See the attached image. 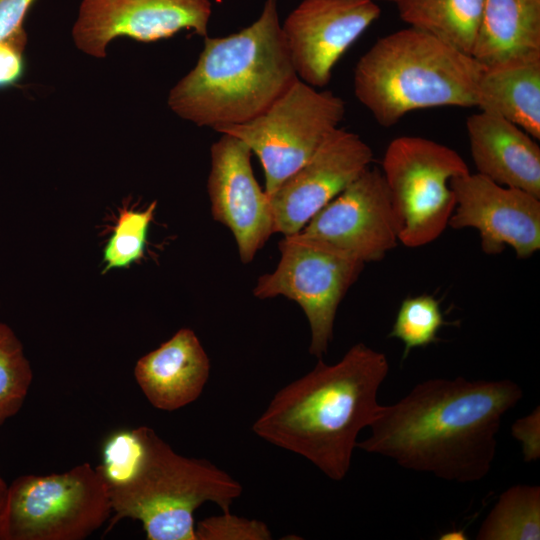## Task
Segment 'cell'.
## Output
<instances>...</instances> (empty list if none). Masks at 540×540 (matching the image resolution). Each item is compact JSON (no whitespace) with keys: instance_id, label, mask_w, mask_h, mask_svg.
<instances>
[{"instance_id":"cell-1","label":"cell","mask_w":540,"mask_h":540,"mask_svg":"<svg viewBox=\"0 0 540 540\" xmlns=\"http://www.w3.org/2000/svg\"><path fill=\"white\" fill-rule=\"evenodd\" d=\"M522 398L509 379H429L381 406L356 447L446 481H480L491 470L503 416Z\"/></svg>"},{"instance_id":"cell-2","label":"cell","mask_w":540,"mask_h":540,"mask_svg":"<svg viewBox=\"0 0 540 540\" xmlns=\"http://www.w3.org/2000/svg\"><path fill=\"white\" fill-rule=\"evenodd\" d=\"M388 372L387 356L361 342L336 364L318 359L313 370L274 395L252 430L341 481L358 434L370 427L382 406L377 395Z\"/></svg>"},{"instance_id":"cell-3","label":"cell","mask_w":540,"mask_h":540,"mask_svg":"<svg viewBox=\"0 0 540 540\" xmlns=\"http://www.w3.org/2000/svg\"><path fill=\"white\" fill-rule=\"evenodd\" d=\"M266 0L260 16L239 32L204 37L196 65L171 89L170 109L214 130L266 111L297 79L278 14Z\"/></svg>"},{"instance_id":"cell-4","label":"cell","mask_w":540,"mask_h":540,"mask_svg":"<svg viewBox=\"0 0 540 540\" xmlns=\"http://www.w3.org/2000/svg\"><path fill=\"white\" fill-rule=\"evenodd\" d=\"M484 66L435 36L407 27L379 38L358 60L354 93L379 125L426 108L477 105Z\"/></svg>"},{"instance_id":"cell-5","label":"cell","mask_w":540,"mask_h":540,"mask_svg":"<svg viewBox=\"0 0 540 540\" xmlns=\"http://www.w3.org/2000/svg\"><path fill=\"white\" fill-rule=\"evenodd\" d=\"M142 450L128 478L108 486L115 515L141 521L149 540H196L194 511L205 502L229 512L241 484L205 459L176 453L156 432L138 427Z\"/></svg>"},{"instance_id":"cell-6","label":"cell","mask_w":540,"mask_h":540,"mask_svg":"<svg viewBox=\"0 0 540 540\" xmlns=\"http://www.w3.org/2000/svg\"><path fill=\"white\" fill-rule=\"evenodd\" d=\"M112 512L108 486L89 463L59 474L23 475L8 486L0 540H81Z\"/></svg>"},{"instance_id":"cell-7","label":"cell","mask_w":540,"mask_h":540,"mask_svg":"<svg viewBox=\"0 0 540 540\" xmlns=\"http://www.w3.org/2000/svg\"><path fill=\"white\" fill-rule=\"evenodd\" d=\"M398 226V241L409 248L425 246L448 227L455 208L451 181L469 168L452 148L419 136H400L382 159Z\"/></svg>"},{"instance_id":"cell-8","label":"cell","mask_w":540,"mask_h":540,"mask_svg":"<svg viewBox=\"0 0 540 540\" xmlns=\"http://www.w3.org/2000/svg\"><path fill=\"white\" fill-rule=\"evenodd\" d=\"M345 111L342 98L298 78L259 116L215 131L240 139L255 153L264 170V190L271 195L338 128Z\"/></svg>"},{"instance_id":"cell-9","label":"cell","mask_w":540,"mask_h":540,"mask_svg":"<svg viewBox=\"0 0 540 540\" xmlns=\"http://www.w3.org/2000/svg\"><path fill=\"white\" fill-rule=\"evenodd\" d=\"M276 269L259 277L260 299L285 296L305 313L311 332L309 353L322 359L333 338L338 306L360 276L364 263L325 245L284 236Z\"/></svg>"},{"instance_id":"cell-10","label":"cell","mask_w":540,"mask_h":540,"mask_svg":"<svg viewBox=\"0 0 540 540\" xmlns=\"http://www.w3.org/2000/svg\"><path fill=\"white\" fill-rule=\"evenodd\" d=\"M294 235L364 264L382 260L398 243V226L381 170L367 168Z\"/></svg>"},{"instance_id":"cell-11","label":"cell","mask_w":540,"mask_h":540,"mask_svg":"<svg viewBox=\"0 0 540 540\" xmlns=\"http://www.w3.org/2000/svg\"><path fill=\"white\" fill-rule=\"evenodd\" d=\"M211 13L210 0H83L72 36L82 52L103 58L118 37L152 42L184 29L205 37Z\"/></svg>"},{"instance_id":"cell-12","label":"cell","mask_w":540,"mask_h":540,"mask_svg":"<svg viewBox=\"0 0 540 540\" xmlns=\"http://www.w3.org/2000/svg\"><path fill=\"white\" fill-rule=\"evenodd\" d=\"M451 187L455 208L448 226L476 229L485 254L509 246L526 259L540 249V198L470 172L454 178Z\"/></svg>"},{"instance_id":"cell-13","label":"cell","mask_w":540,"mask_h":540,"mask_svg":"<svg viewBox=\"0 0 540 540\" xmlns=\"http://www.w3.org/2000/svg\"><path fill=\"white\" fill-rule=\"evenodd\" d=\"M372 161V149L359 135L336 128L304 165L268 195L274 233H298Z\"/></svg>"},{"instance_id":"cell-14","label":"cell","mask_w":540,"mask_h":540,"mask_svg":"<svg viewBox=\"0 0 540 540\" xmlns=\"http://www.w3.org/2000/svg\"><path fill=\"white\" fill-rule=\"evenodd\" d=\"M380 14L371 0H302L281 24L297 77L326 86L338 60Z\"/></svg>"},{"instance_id":"cell-15","label":"cell","mask_w":540,"mask_h":540,"mask_svg":"<svg viewBox=\"0 0 540 540\" xmlns=\"http://www.w3.org/2000/svg\"><path fill=\"white\" fill-rule=\"evenodd\" d=\"M207 191L213 219L233 234L244 264L274 233V219L265 190L251 165V149L240 139L222 134L211 146Z\"/></svg>"},{"instance_id":"cell-16","label":"cell","mask_w":540,"mask_h":540,"mask_svg":"<svg viewBox=\"0 0 540 540\" xmlns=\"http://www.w3.org/2000/svg\"><path fill=\"white\" fill-rule=\"evenodd\" d=\"M466 130L478 174L540 198V147L536 139L486 110L470 115Z\"/></svg>"},{"instance_id":"cell-17","label":"cell","mask_w":540,"mask_h":540,"mask_svg":"<svg viewBox=\"0 0 540 540\" xmlns=\"http://www.w3.org/2000/svg\"><path fill=\"white\" fill-rule=\"evenodd\" d=\"M210 373L206 351L192 329L181 328L157 349L142 356L135 379L157 409L173 411L195 401Z\"/></svg>"},{"instance_id":"cell-18","label":"cell","mask_w":540,"mask_h":540,"mask_svg":"<svg viewBox=\"0 0 540 540\" xmlns=\"http://www.w3.org/2000/svg\"><path fill=\"white\" fill-rule=\"evenodd\" d=\"M476 107L499 114L539 140L540 52L484 67Z\"/></svg>"},{"instance_id":"cell-19","label":"cell","mask_w":540,"mask_h":540,"mask_svg":"<svg viewBox=\"0 0 540 540\" xmlns=\"http://www.w3.org/2000/svg\"><path fill=\"white\" fill-rule=\"evenodd\" d=\"M540 52V0H484L471 56L484 67Z\"/></svg>"},{"instance_id":"cell-20","label":"cell","mask_w":540,"mask_h":540,"mask_svg":"<svg viewBox=\"0 0 540 540\" xmlns=\"http://www.w3.org/2000/svg\"><path fill=\"white\" fill-rule=\"evenodd\" d=\"M484 0H396L399 16L410 27L425 31L470 54Z\"/></svg>"},{"instance_id":"cell-21","label":"cell","mask_w":540,"mask_h":540,"mask_svg":"<svg viewBox=\"0 0 540 540\" xmlns=\"http://www.w3.org/2000/svg\"><path fill=\"white\" fill-rule=\"evenodd\" d=\"M478 540H539L540 487L515 485L505 490L483 520Z\"/></svg>"},{"instance_id":"cell-22","label":"cell","mask_w":540,"mask_h":540,"mask_svg":"<svg viewBox=\"0 0 540 540\" xmlns=\"http://www.w3.org/2000/svg\"><path fill=\"white\" fill-rule=\"evenodd\" d=\"M32 378L22 343L7 324L0 322V425L21 409Z\"/></svg>"},{"instance_id":"cell-23","label":"cell","mask_w":540,"mask_h":540,"mask_svg":"<svg viewBox=\"0 0 540 540\" xmlns=\"http://www.w3.org/2000/svg\"><path fill=\"white\" fill-rule=\"evenodd\" d=\"M156 208L157 201H153L144 210H120L113 232L103 249L102 273L129 268L142 259Z\"/></svg>"},{"instance_id":"cell-24","label":"cell","mask_w":540,"mask_h":540,"mask_svg":"<svg viewBox=\"0 0 540 540\" xmlns=\"http://www.w3.org/2000/svg\"><path fill=\"white\" fill-rule=\"evenodd\" d=\"M444 320L440 302L432 295L422 294L404 299L389 333L404 344V360L413 348L426 347L439 341L438 332Z\"/></svg>"},{"instance_id":"cell-25","label":"cell","mask_w":540,"mask_h":540,"mask_svg":"<svg viewBox=\"0 0 540 540\" xmlns=\"http://www.w3.org/2000/svg\"><path fill=\"white\" fill-rule=\"evenodd\" d=\"M142 450L139 429L121 430L104 442L102 462L96 469L107 486L122 482L133 471Z\"/></svg>"},{"instance_id":"cell-26","label":"cell","mask_w":540,"mask_h":540,"mask_svg":"<svg viewBox=\"0 0 540 540\" xmlns=\"http://www.w3.org/2000/svg\"><path fill=\"white\" fill-rule=\"evenodd\" d=\"M196 540H269L268 526L259 520L238 517L230 512L199 521L195 527Z\"/></svg>"},{"instance_id":"cell-27","label":"cell","mask_w":540,"mask_h":540,"mask_svg":"<svg viewBox=\"0 0 540 540\" xmlns=\"http://www.w3.org/2000/svg\"><path fill=\"white\" fill-rule=\"evenodd\" d=\"M36 0H0V46L26 45L24 20Z\"/></svg>"},{"instance_id":"cell-28","label":"cell","mask_w":540,"mask_h":540,"mask_svg":"<svg viewBox=\"0 0 540 540\" xmlns=\"http://www.w3.org/2000/svg\"><path fill=\"white\" fill-rule=\"evenodd\" d=\"M511 434L522 444L524 460L531 462L540 457V409L536 407L529 415L516 420Z\"/></svg>"},{"instance_id":"cell-29","label":"cell","mask_w":540,"mask_h":540,"mask_svg":"<svg viewBox=\"0 0 540 540\" xmlns=\"http://www.w3.org/2000/svg\"><path fill=\"white\" fill-rule=\"evenodd\" d=\"M25 45L6 44L0 46V88L14 85L24 70L23 52Z\"/></svg>"},{"instance_id":"cell-30","label":"cell","mask_w":540,"mask_h":540,"mask_svg":"<svg viewBox=\"0 0 540 540\" xmlns=\"http://www.w3.org/2000/svg\"><path fill=\"white\" fill-rule=\"evenodd\" d=\"M439 539L442 540H463L467 539V536L463 530H452L442 534Z\"/></svg>"},{"instance_id":"cell-31","label":"cell","mask_w":540,"mask_h":540,"mask_svg":"<svg viewBox=\"0 0 540 540\" xmlns=\"http://www.w3.org/2000/svg\"><path fill=\"white\" fill-rule=\"evenodd\" d=\"M7 489H8V486L6 485L5 481L0 476V511L5 501Z\"/></svg>"},{"instance_id":"cell-32","label":"cell","mask_w":540,"mask_h":540,"mask_svg":"<svg viewBox=\"0 0 540 540\" xmlns=\"http://www.w3.org/2000/svg\"><path fill=\"white\" fill-rule=\"evenodd\" d=\"M371 1H374V2H377V1H388V2H393V3L396 2V0H371Z\"/></svg>"}]
</instances>
